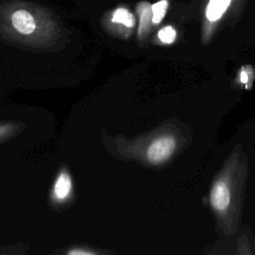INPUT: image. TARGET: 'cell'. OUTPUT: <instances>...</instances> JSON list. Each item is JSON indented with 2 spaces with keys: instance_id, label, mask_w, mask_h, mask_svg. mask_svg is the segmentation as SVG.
Wrapping results in <instances>:
<instances>
[{
  "instance_id": "obj_4",
  "label": "cell",
  "mask_w": 255,
  "mask_h": 255,
  "mask_svg": "<svg viewBox=\"0 0 255 255\" xmlns=\"http://www.w3.org/2000/svg\"><path fill=\"white\" fill-rule=\"evenodd\" d=\"M234 0H207L203 12L202 35L204 39H208L218 23L225 17L231 8Z\"/></svg>"
},
{
  "instance_id": "obj_7",
  "label": "cell",
  "mask_w": 255,
  "mask_h": 255,
  "mask_svg": "<svg viewBox=\"0 0 255 255\" xmlns=\"http://www.w3.org/2000/svg\"><path fill=\"white\" fill-rule=\"evenodd\" d=\"M231 202V190L228 182L221 178L216 180L210 190V203L214 210L223 212L229 208Z\"/></svg>"
},
{
  "instance_id": "obj_11",
  "label": "cell",
  "mask_w": 255,
  "mask_h": 255,
  "mask_svg": "<svg viewBox=\"0 0 255 255\" xmlns=\"http://www.w3.org/2000/svg\"><path fill=\"white\" fill-rule=\"evenodd\" d=\"M68 254H71V255H88V254H95L96 252L91 250V249H88L87 247L83 248V247H76V248H73L71 250H69L67 252Z\"/></svg>"
},
{
  "instance_id": "obj_9",
  "label": "cell",
  "mask_w": 255,
  "mask_h": 255,
  "mask_svg": "<svg viewBox=\"0 0 255 255\" xmlns=\"http://www.w3.org/2000/svg\"><path fill=\"white\" fill-rule=\"evenodd\" d=\"M176 36H177L176 30L170 25H167V26H164V27L160 28L157 31V34H156L157 40L161 44H164V45L172 44L176 40Z\"/></svg>"
},
{
  "instance_id": "obj_1",
  "label": "cell",
  "mask_w": 255,
  "mask_h": 255,
  "mask_svg": "<svg viewBox=\"0 0 255 255\" xmlns=\"http://www.w3.org/2000/svg\"><path fill=\"white\" fill-rule=\"evenodd\" d=\"M65 27L49 7L28 0L0 1V39L32 50H50L60 43Z\"/></svg>"
},
{
  "instance_id": "obj_6",
  "label": "cell",
  "mask_w": 255,
  "mask_h": 255,
  "mask_svg": "<svg viewBox=\"0 0 255 255\" xmlns=\"http://www.w3.org/2000/svg\"><path fill=\"white\" fill-rule=\"evenodd\" d=\"M135 16L137 19L136 39L139 43H142L147 39L153 28L151 3L148 1L137 2L135 5Z\"/></svg>"
},
{
  "instance_id": "obj_8",
  "label": "cell",
  "mask_w": 255,
  "mask_h": 255,
  "mask_svg": "<svg viewBox=\"0 0 255 255\" xmlns=\"http://www.w3.org/2000/svg\"><path fill=\"white\" fill-rule=\"evenodd\" d=\"M169 7V0H158L151 4L152 10V24L153 27L158 26L164 19Z\"/></svg>"
},
{
  "instance_id": "obj_5",
  "label": "cell",
  "mask_w": 255,
  "mask_h": 255,
  "mask_svg": "<svg viewBox=\"0 0 255 255\" xmlns=\"http://www.w3.org/2000/svg\"><path fill=\"white\" fill-rule=\"evenodd\" d=\"M73 190H74V183H73L72 176L68 171V169L62 168L58 172L53 182V186L51 189L52 201L57 204L66 203L72 197Z\"/></svg>"
},
{
  "instance_id": "obj_3",
  "label": "cell",
  "mask_w": 255,
  "mask_h": 255,
  "mask_svg": "<svg viewBox=\"0 0 255 255\" xmlns=\"http://www.w3.org/2000/svg\"><path fill=\"white\" fill-rule=\"evenodd\" d=\"M176 144V139L171 134L157 135L147 143L144 149V158L152 165L162 164L172 155Z\"/></svg>"
},
{
  "instance_id": "obj_2",
  "label": "cell",
  "mask_w": 255,
  "mask_h": 255,
  "mask_svg": "<svg viewBox=\"0 0 255 255\" xmlns=\"http://www.w3.org/2000/svg\"><path fill=\"white\" fill-rule=\"evenodd\" d=\"M136 16L128 6L118 5L103 15L101 25L113 37L128 40L136 28Z\"/></svg>"
},
{
  "instance_id": "obj_10",
  "label": "cell",
  "mask_w": 255,
  "mask_h": 255,
  "mask_svg": "<svg viewBox=\"0 0 255 255\" xmlns=\"http://www.w3.org/2000/svg\"><path fill=\"white\" fill-rule=\"evenodd\" d=\"M17 128H18V126L14 123L0 124V141L7 138L11 134H13Z\"/></svg>"
},
{
  "instance_id": "obj_12",
  "label": "cell",
  "mask_w": 255,
  "mask_h": 255,
  "mask_svg": "<svg viewBox=\"0 0 255 255\" xmlns=\"http://www.w3.org/2000/svg\"><path fill=\"white\" fill-rule=\"evenodd\" d=\"M240 80H241V82H243V83H246V82L248 81V75H247L246 72H242V73H241V75H240Z\"/></svg>"
}]
</instances>
